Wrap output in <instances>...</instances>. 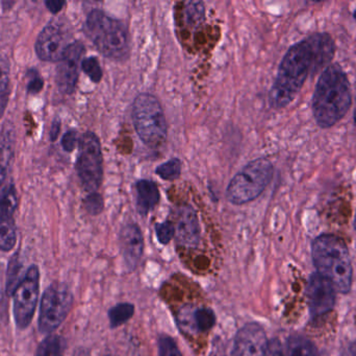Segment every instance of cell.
Returning a JSON list of instances; mask_svg holds the SVG:
<instances>
[{
    "mask_svg": "<svg viewBox=\"0 0 356 356\" xmlns=\"http://www.w3.org/2000/svg\"><path fill=\"white\" fill-rule=\"evenodd\" d=\"M353 18H355V20L356 21V8L355 12H353Z\"/></svg>",
    "mask_w": 356,
    "mask_h": 356,
    "instance_id": "74e56055",
    "label": "cell"
},
{
    "mask_svg": "<svg viewBox=\"0 0 356 356\" xmlns=\"http://www.w3.org/2000/svg\"><path fill=\"white\" fill-rule=\"evenodd\" d=\"M18 207V196L14 183L0 190V219H15L14 215Z\"/></svg>",
    "mask_w": 356,
    "mask_h": 356,
    "instance_id": "ac0fdd59",
    "label": "cell"
},
{
    "mask_svg": "<svg viewBox=\"0 0 356 356\" xmlns=\"http://www.w3.org/2000/svg\"><path fill=\"white\" fill-rule=\"evenodd\" d=\"M76 171L85 192H97L104 180V156L99 138L87 132L79 141Z\"/></svg>",
    "mask_w": 356,
    "mask_h": 356,
    "instance_id": "52a82bcc",
    "label": "cell"
},
{
    "mask_svg": "<svg viewBox=\"0 0 356 356\" xmlns=\"http://www.w3.org/2000/svg\"><path fill=\"white\" fill-rule=\"evenodd\" d=\"M268 343L265 330L259 324H246L236 334L232 356H266Z\"/></svg>",
    "mask_w": 356,
    "mask_h": 356,
    "instance_id": "4fadbf2b",
    "label": "cell"
},
{
    "mask_svg": "<svg viewBox=\"0 0 356 356\" xmlns=\"http://www.w3.org/2000/svg\"><path fill=\"white\" fill-rule=\"evenodd\" d=\"M42 88H43V79L38 77V75H35V77L29 82V91L31 92V93H38Z\"/></svg>",
    "mask_w": 356,
    "mask_h": 356,
    "instance_id": "d6a6232c",
    "label": "cell"
},
{
    "mask_svg": "<svg viewBox=\"0 0 356 356\" xmlns=\"http://www.w3.org/2000/svg\"><path fill=\"white\" fill-rule=\"evenodd\" d=\"M60 356H63V355H60Z\"/></svg>",
    "mask_w": 356,
    "mask_h": 356,
    "instance_id": "60d3db41",
    "label": "cell"
},
{
    "mask_svg": "<svg viewBox=\"0 0 356 356\" xmlns=\"http://www.w3.org/2000/svg\"><path fill=\"white\" fill-rule=\"evenodd\" d=\"M312 255L318 273L330 280L341 294H348L353 286V268L344 240L334 234H322L314 240Z\"/></svg>",
    "mask_w": 356,
    "mask_h": 356,
    "instance_id": "3957f363",
    "label": "cell"
},
{
    "mask_svg": "<svg viewBox=\"0 0 356 356\" xmlns=\"http://www.w3.org/2000/svg\"><path fill=\"white\" fill-rule=\"evenodd\" d=\"M72 304L73 295L66 284L54 282L48 286L40 307V332L50 334L58 330L70 313Z\"/></svg>",
    "mask_w": 356,
    "mask_h": 356,
    "instance_id": "ba28073f",
    "label": "cell"
},
{
    "mask_svg": "<svg viewBox=\"0 0 356 356\" xmlns=\"http://www.w3.org/2000/svg\"><path fill=\"white\" fill-rule=\"evenodd\" d=\"M216 323V316L209 309H196L194 313L195 328L199 332H207L213 327Z\"/></svg>",
    "mask_w": 356,
    "mask_h": 356,
    "instance_id": "d4e9b609",
    "label": "cell"
},
{
    "mask_svg": "<svg viewBox=\"0 0 356 356\" xmlns=\"http://www.w3.org/2000/svg\"><path fill=\"white\" fill-rule=\"evenodd\" d=\"M175 238L180 246L195 248L200 242L201 230L196 211L190 205H182L175 211Z\"/></svg>",
    "mask_w": 356,
    "mask_h": 356,
    "instance_id": "5bb4252c",
    "label": "cell"
},
{
    "mask_svg": "<svg viewBox=\"0 0 356 356\" xmlns=\"http://www.w3.org/2000/svg\"><path fill=\"white\" fill-rule=\"evenodd\" d=\"M70 44L66 29L58 21H52L38 36L35 52L42 61L58 62Z\"/></svg>",
    "mask_w": 356,
    "mask_h": 356,
    "instance_id": "30bf717a",
    "label": "cell"
},
{
    "mask_svg": "<svg viewBox=\"0 0 356 356\" xmlns=\"http://www.w3.org/2000/svg\"><path fill=\"white\" fill-rule=\"evenodd\" d=\"M73 356H90V355L86 349H77Z\"/></svg>",
    "mask_w": 356,
    "mask_h": 356,
    "instance_id": "8d00e7d4",
    "label": "cell"
},
{
    "mask_svg": "<svg viewBox=\"0 0 356 356\" xmlns=\"http://www.w3.org/2000/svg\"><path fill=\"white\" fill-rule=\"evenodd\" d=\"M83 206L89 215H98L104 211V201L102 194L98 192L89 194L83 200Z\"/></svg>",
    "mask_w": 356,
    "mask_h": 356,
    "instance_id": "83f0119b",
    "label": "cell"
},
{
    "mask_svg": "<svg viewBox=\"0 0 356 356\" xmlns=\"http://www.w3.org/2000/svg\"><path fill=\"white\" fill-rule=\"evenodd\" d=\"M81 69L94 83H99L104 77L99 61L96 56H89L81 61Z\"/></svg>",
    "mask_w": 356,
    "mask_h": 356,
    "instance_id": "4316f807",
    "label": "cell"
},
{
    "mask_svg": "<svg viewBox=\"0 0 356 356\" xmlns=\"http://www.w3.org/2000/svg\"><path fill=\"white\" fill-rule=\"evenodd\" d=\"M353 106V92L347 73L339 64L322 71L314 92L313 114L322 129H330L346 116Z\"/></svg>",
    "mask_w": 356,
    "mask_h": 356,
    "instance_id": "7a4b0ae2",
    "label": "cell"
},
{
    "mask_svg": "<svg viewBox=\"0 0 356 356\" xmlns=\"http://www.w3.org/2000/svg\"><path fill=\"white\" fill-rule=\"evenodd\" d=\"M312 318L317 319L332 311L336 304V288L319 273L312 274L307 288Z\"/></svg>",
    "mask_w": 356,
    "mask_h": 356,
    "instance_id": "8fae6325",
    "label": "cell"
},
{
    "mask_svg": "<svg viewBox=\"0 0 356 356\" xmlns=\"http://www.w3.org/2000/svg\"><path fill=\"white\" fill-rule=\"evenodd\" d=\"M135 186L137 192L136 207L138 212L142 217H145L150 211L154 210L160 202V190L158 185L152 180H139L136 182Z\"/></svg>",
    "mask_w": 356,
    "mask_h": 356,
    "instance_id": "2e32d148",
    "label": "cell"
},
{
    "mask_svg": "<svg viewBox=\"0 0 356 356\" xmlns=\"http://www.w3.org/2000/svg\"><path fill=\"white\" fill-rule=\"evenodd\" d=\"M10 67L6 54L0 52V118L6 112L10 95Z\"/></svg>",
    "mask_w": 356,
    "mask_h": 356,
    "instance_id": "ffe728a7",
    "label": "cell"
},
{
    "mask_svg": "<svg viewBox=\"0 0 356 356\" xmlns=\"http://www.w3.org/2000/svg\"><path fill=\"white\" fill-rule=\"evenodd\" d=\"M336 49V43L328 33H312L291 46L270 89V106L273 109L289 106L311 75L332 64Z\"/></svg>",
    "mask_w": 356,
    "mask_h": 356,
    "instance_id": "6da1fadb",
    "label": "cell"
},
{
    "mask_svg": "<svg viewBox=\"0 0 356 356\" xmlns=\"http://www.w3.org/2000/svg\"><path fill=\"white\" fill-rule=\"evenodd\" d=\"M159 353L160 356H182L175 341L165 334L159 339Z\"/></svg>",
    "mask_w": 356,
    "mask_h": 356,
    "instance_id": "f546056e",
    "label": "cell"
},
{
    "mask_svg": "<svg viewBox=\"0 0 356 356\" xmlns=\"http://www.w3.org/2000/svg\"><path fill=\"white\" fill-rule=\"evenodd\" d=\"M85 52V46L81 42L71 43L65 50L62 59L58 61L56 69V84L58 89L66 94L73 93L79 81V64Z\"/></svg>",
    "mask_w": 356,
    "mask_h": 356,
    "instance_id": "7c38bea8",
    "label": "cell"
},
{
    "mask_svg": "<svg viewBox=\"0 0 356 356\" xmlns=\"http://www.w3.org/2000/svg\"><path fill=\"white\" fill-rule=\"evenodd\" d=\"M342 356H356V341L350 345Z\"/></svg>",
    "mask_w": 356,
    "mask_h": 356,
    "instance_id": "d590c367",
    "label": "cell"
},
{
    "mask_svg": "<svg viewBox=\"0 0 356 356\" xmlns=\"http://www.w3.org/2000/svg\"><path fill=\"white\" fill-rule=\"evenodd\" d=\"M355 230L356 232V213H355Z\"/></svg>",
    "mask_w": 356,
    "mask_h": 356,
    "instance_id": "ab89813d",
    "label": "cell"
},
{
    "mask_svg": "<svg viewBox=\"0 0 356 356\" xmlns=\"http://www.w3.org/2000/svg\"><path fill=\"white\" fill-rule=\"evenodd\" d=\"M273 164L266 158H257L245 165L228 184L226 198L240 206L257 200L273 178Z\"/></svg>",
    "mask_w": 356,
    "mask_h": 356,
    "instance_id": "8992f818",
    "label": "cell"
},
{
    "mask_svg": "<svg viewBox=\"0 0 356 356\" xmlns=\"http://www.w3.org/2000/svg\"><path fill=\"white\" fill-rule=\"evenodd\" d=\"M79 139H77V133L75 131H68L62 139V146L66 152L70 153L74 150Z\"/></svg>",
    "mask_w": 356,
    "mask_h": 356,
    "instance_id": "4dcf8cb0",
    "label": "cell"
},
{
    "mask_svg": "<svg viewBox=\"0 0 356 356\" xmlns=\"http://www.w3.org/2000/svg\"><path fill=\"white\" fill-rule=\"evenodd\" d=\"M62 355V342L56 336H49L40 344L35 356Z\"/></svg>",
    "mask_w": 356,
    "mask_h": 356,
    "instance_id": "484cf974",
    "label": "cell"
},
{
    "mask_svg": "<svg viewBox=\"0 0 356 356\" xmlns=\"http://www.w3.org/2000/svg\"><path fill=\"white\" fill-rule=\"evenodd\" d=\"M156 175L166 181H175L181 173V161L178 158L170 159L167 162L159 165L156 169Z\"/></svg>",
    "mask_w": 356,
    "mask_h": 356,
    "instance_id": "cb8c5ba5",
    "label": "cell"
},
{
    "mask_svg": "<svg viewBox=\"0 0 356 356\" xmlns=\"http://www.w3.org/2000/svg\"><path fill=\"white\" fill-rule=\"evenodd\" d=\"M266 356H284L282 344H280L277 339H273V340L269 341Z\"/></svg>",
    "mask_w": 356,
    "mask_h": 356,
    "instance_id": "1f68e13d",
    "label": "cell"
},
{
    "mask_svg": "<svg viewBox=\"0 0 356 356\" xmlns=\"http://www.w3.org/2000/svg\"><path fill=\"white\" fill-rule=\"evenodd\" d=\"M120 250L129 270L139 265L144 252V238L137 224H127L120 231Z\"/></svg>",
    "mask_w": 356,
    "mask_h": 356,
    "instance_id": "9a60e30c",
    "label": "cell"
},
{
    "mask_svg": "<svg viewBox=\"0 0 356 356\" xmlns=\"http://www.w3.org/2000/svg\"><path fill=\"white\" fill-rule=\"evenodd\" d=\"M135 314V307L131 303H120L112 307L108 311L111 328L120 327L129 322Z\"/></svg>",
    "mask_w": 356,
    "mask_h": 356,
    "instance_id": "7402d4cb",
    "label": "cell"
},
{
    "mask_svg": "<svg viewBox=\"0 0 356 356\" xmlns=\"http://www.w3.org/2000/svg\"><path fill=\"white\" fill-rule=\"evenodd\" d=\"M40 294V271L38 265H33L27 269L24 277L15 288L14 311L15 322L19 330L29 327L37 309Z\"/></svg>",
    "mask_w": 356,
    "mask_h": 356,
    "instance_id": "9c48e42d",
    "label": "cell"
},
{
    "mask_svg": "<svg viewBox=\"0 0 356 356\" xmlns=\"http://www.w3.org/2000/svg\"><path fill=\"white\" fill-rule=\"evenodd\" d=\"M156 234L159 242L162 245H168L175 236V228L173 222L156 224Z\"/></svg>",
    "mask_w": 356,
    "mask_h": 356,
    "instance_id": "f1b7e54d",
    "label": "cell"
},
{
    "mask_svg": "<svg viewBox=\"0 0 356 356\" xmlns=\"http://www.w3.org/2000/svg\"><path fill=\"white\" fill-rule=\"evenodd\" d=\"M14 157V139L8 132L0 144V190L14 183L12 179Z\"/></svg>",
    "mask_w": 356,
    "mask_h": 356,
    "instance_id": "e0dca14e",
    "label": "cell"
},
{
    "mask_svg": "<svg viewBox=\"0 0 356 356\" xmlns=\"http://www.w3.org/2000/svg\"><path fill=\"white\" fill-rule=\"evenodd\" d=\"M60 121H56L52 125L51 131H50V138H51L52 141L58 138V134H60Z\"/></svg>",
    "mask_w": 356,
    "mask_h": 356,
    "instance_id": "e575fe53",
    "label": "cell"
},
{
    "mask_svg": "<svg viewBox=\"0 0 356 356\" xmlns=\"http://www.w3.org/2000/svg\"><path fill=\"white\" fill-rule=\"evenodd\" d=\"M184 17L188 26L193 27V29L200 26L205 18V8L203 2H186L184 10Z\"/></svg>",
    "mask_w": 356,
    "mask_h": 356,
    "instance_id": "603a6c76",
    "label": "cell"
},
{
    "mask_svg": "<svg viewBox=\"0 0 356 356\" xmlns=\"http://www.w3.org/2000/svg\"><path fill=\"white\" fill-rule=\"evenodd\" d=\"M65 4H66L65 1H46V6H47L48 10L54 13V14H58V13L62 10Z\"/></svg>",
    "mask_w": 356,
    "mask_h": 356,
    "instance_id": "836d02e7",
    "label": "cell"
},
{
    "mask_svg": "<svg viewBox=\"0 0 356 356\" xmlns=\"http://www.w3.org/2000/svg\"><path fill=\"white\" fill-rule=\"evenodd\" d=\"M355 127H356V109H355Z\"/></svg>",
    "mask_w": 356,
    "mask_h": 356,
    "instance_id": "f35d334b",
    "label": "cell"
},
{
    "mask_svg": "<svg viewBox=\"0 0 356 356\" xmlns=\"http://www.w3.org/2000/svg\"><path fill=\"white\" fill-rule=\"evenodd\" d=\"M17 242L15 219H0V251L8 252L14 249Z\"/></svg>",
    "mask_w": 356,
    "mask_h": 356,
    "instance_id": "44dd1931",
    "label": "cell"
},
{
    "mask_svg": "<svg viewBox=\"0 0 356 356\" xmlns=\"http://www.w3.org/2000/svg\"><path fill=\"white\" fill-rule=\"evenodd\" d=\"M288 356H318L315 345L309 339L300 334L291 336L286 342Z\"/></svg>",
    "mask_w": 356,
    "mask_h": 356,
    "instance_id": "d6986e66",
    "label": "cell"
},
{
    "mask_svg": "<svg viewBox=\"0 0 356 356\" xmlns=\"http://www.w3.org/2000/svg\"><path fill=\"white\" fill-rule=\"evenodd\" d=\"M134 127L140 139L150 148L164 146L168 136L166 116L160 100L150 93H140L131 108Z\"/></svg>",
    "mask_w": 356,
    "mask_h": 356,
    "instance_id": "5b68a950",
    "label": "cell"
},
{
    "mask_svg": "<svg viewBox=\"0 0 356 356\" xmlns=\"http://www.w3.org/2000/svg\"><path fill=\"white\" fill-rule=\"evenodd\" d=\"M83 31L102 56L118 62L129 58L131 35L129 27L122 20L94 8L86 19Z\"/></svg>",
    "mask_w": 356,
    "mask_h": 356,
    "instance_id": "277c9868",
    "label": "cell"
}]
</instances>
